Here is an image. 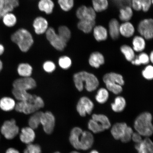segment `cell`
Returning a JSON list of instances; mask_svg holds the SVG:
<instances>
[{"mask_svg":"<svg viewBox=\"0 0 153 153\" xmlns=\"http://www.w3.org/2000/svg\"><path fill=\"white\" fill-rule=\"evenodd\" d=\"M89 64L92 67L98 68L101 65L104 64V58L103 55L98 52H95L91 53L89 60Z\"/></svg>","mask_w":153,"mask_h":153,"instance_id":"obj_21","label":"cell"},{"mask_svg":"<svg viewBox=\"0 0 153 153\" xmlns=\"http://www.w3.org/2000/svg\"><path fill=\"white\" fill-rule=\"evenodd\" d=\"M95 24V21L80 20L78 23V27L84 33H89L91 31Z\"/></svg>","mask_w":153,"mask_h":153,"instance_id":"obj_28","label":"cell"},{"mask_svg":"<svg viewBox=\"0 0 153 153\" xmlns=\"http://www.w3.org/2000/svg\"><path fill=\"white\" fill-rule=\"evenodd\" d=\"M152 0H131V5L135 10H141L144 12H147L152 5Z\"/></svg>","mask_w":153,"mask_h":153,"instance_id":"obj_19","label":"cell"},{"mask_svg":"<svg viewBox=\"0 0 153 153\" xmlns=\"http://www.w3.org/2000/svg\"><path fill=\"white\" fill-rule=\"evenodd\" d=\"M33 26L36 33L42 34L46 32L48 29V22L45 18L39 17L34 20Z\"/></svg>","mask_w":153,"mask_h":153,"instance_id":"obj_18","label":"cell"},{"mask_svg":"<svg viewBox=\"0 0 153 153\" xmlns=\"http://www.w3.org/2000/svg\"><path fill=\"white\" fill-rule=\"evenodd\" d=\"M103 79L105 83H115L121 86L123 85L124 83L123 76L120 74L115 73L111 72L105 74Z\"/></svg>","mask_w":153,"mask_h":153,"instance_id":"obj_20","label":"cell"},{"mask_svg":"<svg viewBox=\"0 0 153 153\" xmlns=\"http://www.w3.org/2000/svg\"><path fill=\"white\" fill-rule=\"evenodd\" d=\"M92 3L94 10L98 12L106 10L108 5V0H92Z\"/></svg>","mask_w":153,"mask_h":153,"instance_id":"obj_34","label":"cell"},{"mask_svg":"<svg viewBox=\"0 0 153 153\" xmlns=\"http://www.w3.org/2000/svg\"><path fill=\"white\" fill-rule=\"evenodd\" d=\"M70 153H80L79 152H77V151H72V152H70Z\"/></svg>","mask_w":153,"mask_h":153,"instance_id":"obj_57","label":"cell"},{"mask_svg":"<svg viewBox=\"0 0 153 153\" xmlns=\"http://www.w3.org/2000/svg\"><path fill=\"white\" fill-rule=\"evenodd\" d=\"M3 68V64L2 62H1V59H0V72L1 71V70H2V69Z\"/></svg>","mask_w":153,"mask_h":153,"instance_id":"obj_55","label":"cell"},{"mask_svg":"<svg viewBox=\"0 0 153 153\" xmlns=\"http://www.w3.org/2000/svg\"><path fill=\"white\" fill-rule=\"evenodd\" d=\"M105 84H106L107 89L114 94H119L123 90L122 86L118 84L112 83H107Z\"/></svg>","mask_w":153,"mask_h":153,"instance_id":"obj_40","label":"cell"},{"mask_svg":"<svg viewBox=\"0 0 153 153\" xmlns=\"http://www.w3.org/2000/svg\"><path fill=\"white\" fill-rule=\"evenodd\" d=\"M1 132L5 138L11 140L15 138L19 133V128L14 119L4 122L1 128Z\"/></svg>","mask_w":153,"mask_h":153,"instance_id":"obj_6","label":"cell"},{"mask_svg":"<svg viewBox=\"0 0 153 153\" xmlns=\"http://www.w3.org/2000/svg\"><path fill=\"white\" fill-rule=\"evenodd\" d=\"M24 153H42V149L39 145L31 143L27 145Z\"/></svg>","mask_w":153,"mask_h":153,"instance_id":"obj_41","label":"cell"},{"mask_svg":"<svg viewBox=\"0 0 153 153\" xmlns=\"http://www.w3.org/2000/svg\"><path fill=\"white\" fill-rule=\"evenodd\" d=\"M94 36L98 42L104 41L108 38V32L106 28L101 26L96 27L94 30Z\"/></svg>","mask_w":153,"mask_h":153,"instance_id":"obj_27","label":"cell"},{"mask_svg":"<svg viewBox=\"0 0 153 153\" xmlns=\"http://www.w3.org/2000/svg\"><path fill=\"white\" fill-rule=\"evenodd\" d=\"M76 16L80 20L95 21L96 14L94 10L91 7L82 6L76 11Z\"/></svg>","mask_w":153,"mask_h":153,"instance_id":"obj_12","label":"cell"},{"mask_svg":"<svg viewBox=\"0 0 153 153\" xmlns=\"http://www.w3.org/2000/svg\"><path fill=\"white\" fill-rule=\"evenodd\" d=\"M41 124L45 133L51 134L53 133L55 125V118L52 112H43L41 116Z\"/></svg>","mask_w":153,"mask_h":153,"instance_id":"obj_8","label":"cell"},{"mask_svg":"<svg viewBox=\"0 0 153 153\" xmlns=\"http://www.w3.org/2000/svg\"><path fill=\"white\" fill-rule=\"evenodd\" d=\"M117 6L119 7H125L131 5V0H112Z\"/></svg>","mask_w":153,"mask_h":153,"instance_id":"obj_47","label":"cell"},{"mask_svg":"<svg viewBox=\"0 0 153 153\" xmlns=\"http://www.w3.org/2000/svg\"><path fill=\"white\" fill-rule=\"evenodd\" d=\"M43 112L38 111L32 114L28 120L29 127L34 130L37 129L41 124V118Z\"/></svg>","mask_w":153,"mask_h":153,"instance_id":"obj_25","label":"cell"},{"mask_svg":"<svg viewBox=\"0 0 153 153\" xmlns=\"http://www.w3.org/2000/svg\"><path fill=\"white\" fill-rule=\"evenodd\" d=\"M138 31L145 39L150 40L152 39L153 33V21L152 19H146L140 22Z\"/></svg>","mask_w":153,"mask_h":153,"instance_id":"obj_11","label":"cell"},{"mask_svg":"<svg viewBox=\"0 0 153 153\" xmlns=\"http://www.w3.org/2000/svg\"><path fill=\"white\" fill-rule=\"evenodd\" d=\"M83 131L79 127L73 128L71 131L69 141L74 148L77 150H81L80 144V137Z\"/></svg>","mask_w":153,"mask_h":153,"instance_id":"obj_16","label":"cell"},{"mask_svg":"<svg viewBox=\"0 0 153 153\" xmlns=\"http://www.w3.org/2000/svg\"><path fill=\"white\" fill-rule=\"evenodd\" d=\"M46 34L48 41L54 48L59 51H64L66 46L67 43L58 34H56L54 29L52 27L48 28Z\"/></svg>","mask_w":153,"mask_h":153,"instance_id":"obj_7","label":"cell"},{"mask_svg":"<svg viewBox=\"0 0 153 153\" xmlns=\"http://www.w3.org/2000/svg\"><path fill=\"white\" fill-rule=\"evenodd\" d=\"M59 66L64 69H68L71 66L72 61L70 57L63 56L60 57L59 60Z\"/></svg>","mask_w":153,"mask_h":153,"instance_id":"obj_42","label":"cell"},{"mask_svg":"<svg viewBox=\"0 0 153 153\" xmlns=\"http://www.w3.org/2000/svg\"><path fill=\"white\" fill-rule=\"evenodd\" d=\"M135 148L138 153H153V143L149 137H146L141 142L136 143Z\"/></svg>","mask_w":153,"mask_h":153,"instance_id":"obj_15","label":"cell"},{"mask_svg":"<svg viewBox=\"0 0 153 153\" xmlns=\"http://www.w3.org/2000/svg\"><path fill=\"white\" fill-rule=\"evenodd\" d=\"M74 81L75 87L79 91H83L84 83L88 91L91 92L98 87L99 81L94 74L85 71L77 73L74 76Z\"/></svg>","mask_w":153,"mask_h":153,"instance_id":"obj_1","label":"cell"},{"mask_svg":"<svg viewBox=\"0 0 153 153\" xmlns=\"http://www.w3.org/2000/svg\"><path fill=\"white\" fill-rule=\"evenodd\" d=\"M16 103L12 98L4 97L0 100V108L5 111H9L15 108Z\"/></svg>","mask_w":153,"mask_h":153,"instance_id":"obj_23","label":"cell"},{"mask_svg":"<svg viewBox=\"0 0 153 153\" xmlns=\"http://www.w3.org/2000/svg\"><path fill=\"white\" fill-rule=\"evenodd\" d=\"M89 153H99L96 150H93Z\"/></svg>","mask_w":153,"mask_h":153,"instance_id":"obj_56","label":"cell"},{"mask_svg":"<svg viewBox=\"0 0 153 153\" xmlns=\"http://www.w3.org/2000/svg\"><path fill=\"white\" fill-rule=\"evenodd\" d=\"M152 120V115L150 113H142L136 118L134 122V128L142 136L149 137L153 133Z\"/></svg>","mask_w":153,"mask_h":153,"instance_id":"obj_2","label":"cell"},{"mask_svg":"<svg viewBox=\"0 0 153 153\" xmlns=\"http://www.w3.org/2000/svg\"><path fill=\"white\" fill-rule=\"evenodd\" d=\"M81 150H87L93 146L94 143V137L91 132L83 131L80 137Z\"/></svg>","mask_w":153,"mask_h":153,"instance_id":"obj_13","label":"cell"},{"mask_svg":"<svg viewBox=\"0 0 153 153\" xmlns=\"http://www.w3.org/2000/svg\"><path fill=\"white\" fill-rule=\"evenodd\" d=\"M125 99L122 97H118L115 99L114 103L111 105L113 111L116 112H120L123 111L126 106Z\"/></svg>","mask_w":153,"mask_h":153,"instance_id":"obj_30","label":"cell"},{"mask_svg":"<svg viewBox=\"0 0 153 153\" xmlns=\"http://www.w3.org/2000/svg\"><path fill=\"white\" fill-rule=\"evenodd\" d=\"M134 131L132 128L131 127L128 126L123 136L122 137L120 140L121 142L124 143L129 142L131 140L132 136Z\"/></svg>","mask_w":153,"mask_h":153,"instance_id":"obj_44","label":"cell"},{"mask_svg":"<svg viewBox=\"0 0 153 153\" xmlns=\"http://www.w3.org/2000/svg\"><path fill=\"white\" fill-rule=\"evenodd\" d=\"M133 15V11L130 7H126L120 10L119 18L123 22H128L131 20Z\"/></svg>","mask_w":153,"mask_h":153,"instance_id":"obj_33","label":"cell"},{"mask_svg":"<svg viewBox=\"0 0 153 153\" xmlns=\"http://www.w3.org/2000/svg\"><path fill=\"white\" fill-rule=\"evenodd\" d=\"M4 51V48L3 46L0 44V56L2 55Z\"/></svg>","mask_w":153,"mask_h":153,"instance_id":"obj_52","label":"cell"},{"mask_svg":"<svg viewBox=\"0 0 153 153\" xmlns=\"http://www.w3.org/2000/svg\"><path fill=\"white\" fill-rule=\"evenodd\" d=\"M111 124L106 116L102 114H94L88 123V128L94 133L102 132L110 128Z\"/></svg>","mask_w":153,"mask_h":153,"instance_id":"obj_5","label":"cell"},{"mask_svg":"<svg viewBox=\"0 0 153 153\" xmlns=\"http://www.w3.org/2000/svg\"><path fill=\"white\" fill-rule=\"evenodd\" d=\"M54 7V3L51 0H41L38 3L40 10L48 14L52 13Z\"/></svg>","mask_w":153,"mask_h":153,"instance_id":"obj_29","label":"cell"},{"mask_svg":"<svg viewBox=\"0 0 153 153\" xmlns=\"http://www.w3.org/2000/svg\"><path fill=\"white\" fill-rule=\"evenodd\" d=\"M5 5V0H0V9H2Z\"/></svg>","mask_w":153,"mask_h":153,"instance_id":"obj_53","label":"cell"},{"mask_svg":"<svg viewBox=\"0 0 153 153\" xmlns=\"http://www.w3.org/2000/svg\"><path fill=\"white\" fill-rule=\"evenodd\" d=\"M11 40L18 45L23 52L29 51L33 43L31 34L28 30L22 28L18 30L11 36Z\"/></svg>","mask_w":153,"mask_h":153,"instance_id":"obj_4","label":"cell"},{"mask_svg":"<svg viewBox=\"0 0 153 153\" xmlns=\"http://www.w3.org/2000/svg\"><path fill=\"white\" fill-rule=\"evenodd\" d=\"M5 153H20L19 151L14 148H11L7 149Z\"/></svg>","mask_w":153,"mask_h":153,"instance_id":"obj_51","label":"cell"},{"mask_svg":"<svg viewBox=\"0 0 153 153\" xmlns=\"http://www.w3.org/2000/svg\"><path fill=\"white\" fill-rule=\"evenodd\" d=\"M143 77L148 80H152L153 78V67L152 65H149L145 68L142 71Z\"/></svg>","mask_w":153,"mask_h":153,"instance_id":"obj_45","label":"cell"},{"mask_svg":"<svg viewBox=\"0 0 153 153\" xmlns=\"http://www.w3.org/2000/svg\"><path fill=\"white\" fill-rule=\"evenodd\" d=\"M109 94L108 91L104 88H101L97 91V94L95 97L96 100L100 104H104L108 100Z\"/></svg>","mask_w":153,"mask_h":153,"instance_id":"obj_36","label":"cell"},{"mask_svg":"<svg viewBox=\"0 0 153 153\" xmlns=\"http://www.w3.org/2000/svg\"><path fill=\"white\" fill-rule=\"evenodd\" d=\"M13 88L19 90L27 91L36 87L37 84L33 78L31 77H22L14 81L13 84Z\"/></svg>","mask_w":153,"mask_h":153,"instance_id":"obj_9","label":"cell"},{"mask_svg":"<svg viewBox=\"0 0 153 153\" xmlns=\"http://www.w3.org/2000/svg\"><path fill=\"white\" fill-rule=\"evenodd\" d=\"M32 68L27 63H22L19 65L18 72L19 75L22 77H30L32 72Z\"/></svg>","mask_w":153,"mask_h":153,"instance_id":"obj_31","label":"cell"},{"mask_svg":"<svg viewBox=\"0 0 153 153\" xmlns=\"http://www.w3.org/2000/svg\"><path fill=\"white\" fill-rule=\"evenodd\" d=\"M3 21L6 26L11 27L14 26L17 22V19L15 15L12 13H7L3 17Z\"/></svg>","mask_w":153,"mask_h":153,"instance_id":"obj_39","label":"cell"},{"mask_svg":"<svg viewBox=\"0 0 153 153\" xmlns=\"http://www.w3.org/2000/svg\"><path fill=\"white\" fill-rule=\"evenodd\" d=\"M142 137L140 134L136 132L133 133L132 136L131 140L135 143V144L139 143L141 142L143 140Z\"/></svg>","mask_w":153,"mask_h":153,"instance_id":"obj_50","label":"cell"},{"mask_svg":"<svg viewBox=\"0 0 153 153\" xmlns=\"http://www.w3.org/2000/svg\"><path fill=\"white\" fill-rule=\"evenodd\" d=\"M58 3L63 10L68 11L73 7L74 0H58Z\"/></svg>","mask_w":153,"mask_h":153,"instance_id":"obj_43","label":"cell"},{"mask_svg":"<svg viewBox=\"0 0 153 153\" xmlns=\"http://www.w3.org/2000/svg\"><path fill=\"white\" fill-rule=\"evenodd\" d=\"M120 31L124 37L129 38L133 35L135 31L134 28L131 23L126 22L120 26Z\"/></svg>","mask_w":153,"mask_h":153,"instance_id":"obj_26","label":"cell"},{"mask_svg":"<svg viewBox=\"0 0 153 153\" xmlns=\"http://www.w3.org/2000/svg\"><path fill=\"white\" fill-rule=\"evenodd\" d=\"M120 24L116 19H112L109 24V33L112 39L116 40L119 37L120 34Z\"/></svg>","mask_w":153,"mask_h":153,"instance_id":"obj_22","label":"cell"},{"mask_svg":"<svg viewBox=\"0 0 153 153\" xmlns=\"http://www.w3.org/2000/svg\"><path fill=\"white\" fill-rule=\"evenodd\" d=\"M58 34L66 43L71 37V32L69 29L66 26H61L59 28Z\"/></svg>","mask_w":153,"mask_h":153,"instance_id":"obj_37","label":"cell"},{"mask_svg":"<svg viewBox=\"0 0 153 153\" xmlns=\"http://www.w3.org/2000/svg\"><path fill=\"white\" fill-rule=\"evenodd\" d=\"M14 9L12 7L4 5L2 9H0V19L2 18L7 13H10Z\"/></svg>","mask_w":153,"mask_h":153,"instance_id":"obj_48","label":"cell"},{"mask_svg":"<svg viewBox=\"0 0 153 153\" xmlns=\"http://www.w3.org/2000/svg\"><path fill=\"white\" fill-rule=\"evenodd\" d=\"M5 5L14 9L19 5V0H5Z\"/></svg>","mask_w":153,"mask_h":153,"instance_id":"obj_49","label":"cell"},{"mask_svg":"<svg viewBox=\"0 0 153 153\" xmlns=\"http://www.w3.org/2000/svg\"><path fill=\"white\" fill-rule=\"evenodd\" d=\"M44 70L48 73H51L55 70L56 66L54 63L51 61H47L43 65Z\"/></svg>","mask_w":153,"mask_h":153,"instance_id":"obj_46","label":"cell"},{"mask_svg":"<svg viewBox=\"0 0 153 153\" xmlns=\"http://www.w3.org/2000/svg\"><path fill=\"white\" fill-rule=\"evenodd\" d=\"M120 51L129 62H131L135 58L134 51L129 46L126 45H122L120 48Z\"/></svg>","mask_w":153,"mask_h":153,"instance_id":"obj_35","label":"cell"},{"mask_svg":"<svg viewBox=\"0 0 153 153\" xmlns=\"http://www.w3.org/2000/svg\"><path fill=\"white\" fill-rule=\"evenodd\" d=\"M94 108V105L90 99L87 97H82L79 99L76 106L78 113L82 117L87 114H91Z\"/></svg>","mask_w":153,"mask_h":153,"instance_id":"obj_10","label":"cell"},{"mask_svg":"<svg viewBox=\"0 0 153 153\" xmlns=\"http://www.w3.org/2000/svg\"><path fill=\"white\" fill-rule=\"evenodd\" d=\"M53 153H61L60 152H53Z\"/></svg>","mask_w":153,"mask_h":153,"instance_id":"obj_58","label":"cell"},{"mask_svg":"<svg viewBox=\"0 0 153 153\" xmlns=\"http://www.w3.org/2000/svg\"><path fill=\"white\" fill-rule=\"evenodd\" d=\"M150 61V59L148 55L145 53H141L138 56L136 57V58L134 59L131 61V63L136 65H140L141 64H148Z\"/></svg>","mask_w":153,"mask_h":153,"instance_id":"obj_38","label":"cell"},{"mask_svg":"<svg viewBox=\"0 0 153 153\" xmlns=\"http://www.w3.org/2000/svg\"><path fill=\"white\" fill-rule=\"evenodd\" d=\"M128 126L125 122H120L114 124L111 130V133L112 137L116 140H120L125 133Z\"/></svg>","mask_w":153,"mask_h":153,"instance_id":"obj_17","label":"cell"},{"mask_svg":"<svg viewBox=\"0 0 153 153\" xmlns=\"http://www.w3.org/2000/svg\"><path fill=\"white\" fill-rule=\"evenodd\" d=\"M12 93L16 100L19 101H28L33 99L35 95H32L27 91L19 90L13 88Z\"/></svg>","mask_w":153,"mask_h":153,"instance_id":"obj_24","label":"cell"},{"mask_svg":"<svg viewBox=\"0 0 153 153\" xmlns=\"http://www.w3.org/2000/svg\"><path fill=\"white\" fill-rule=\"evenodd\" d=\"M132 44L134 51L137 52H140L143 51L145 49L146 45L144 39L138 36H135L134 37Z\"/></svg>","mask_w":153,"mask_h":153,"instance_id":"obj_32","label":"cell"},{"mask_svg":"<svg viewBox=\"0 0 153 153\" xmlns=\"http://www.w3.org/2000/svg\"><path fill=\"white\" fill-rule=\"evenodd\" d=\"M19 137L22 143L27 145L33 143L35 139V131L30 127L23 128L21 130Z\"/></svg>","mask_w":153,"mask_h":153,"instance_id":"obj_14","label":"cell"},{"mask_svg":"<svg viewBox=\"0 0 153 153\" xmlns=\"http://www.w3.org/2000/svg\"><path fill=\"white\" fill-rule=\"evenodd\" d=\"M149 59H150V60L151 62L153 63V53L152 51V52H151L150 55V56L149 57Z\"/></svg>","mask_w":153,"mask_h":153,"instance_id":"obj_54","label":"cell"},{"mask_svg":"<svg viewBox=\"0 0 153 153\" xmlns=\"http://www.w3.org/2000/svg\"><path fill=\"white\" fill-rule=\"evenodd\" d=\"M45 106V102L41 97L34 95L33 98L28 101H19L15 109L17 112L25 114H33Z\"/></svg>","mask_w":153,"mask_h":153,"instance_id":"obj_3","label":"cell"}]
</instances>
